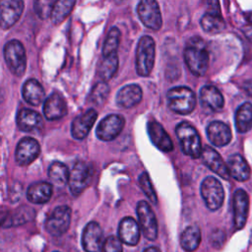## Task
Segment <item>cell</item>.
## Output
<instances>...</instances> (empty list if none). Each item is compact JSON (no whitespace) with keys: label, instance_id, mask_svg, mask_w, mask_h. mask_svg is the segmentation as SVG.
<instances>
[{"label":"cell","instance_id":"6da1fadb","mask_svg":"<svg viewBox=\"0 0 252 252\" xmlns=\"http://www.w3.org/2000/svg\"><path fill=\"white\" fill-rule=\"evenodd\" d=\"M184 60L191 71L197 77L204 76L209 68L210 55L205 41L199 37H191L184 49Z\"/></svg>","mask_w":252,"mask_h":252},{"label":"cell","instance_id":"7a4b0ae2","mask_svg":"<svg viewBox=\"0 0 252 252\" xmlns=\"http://www.w3.org/2000/svg\"><path fill=\"white\" fill-rule=\"evenodd\" d=\"M156 44L153 37L144 35L139 39L136 49V71L137 74L146 77L149 76L155 64Z\"/></svg>","mask_w":252,"mask_h":252},{"label":"cell","instance_id":"3957f363","mask_svg":"<svg viewBox=\"0 0 252 252\" xmlns=\"http://www.w3.org/2000/svg\"><path fill=\"white\" fill-rule=\"evenodd\" d=\"M169 108L179 114H189L196 105L194 92L188 87H175L170 89L166 94Z\"/></svg>","mask_w":252,"mask_h":252},{"label":"cell","instance_id":"277c9868","mask_svg":"<svg viewBox=\"0 0 252 252\" xmlns=\"http://www.w3.org/2000/svg\"><path fill=\"white\" fill-rule=\"evenodd\" d=\"M175 133L179 140L181 150L185 155L193 158L201 156V139L197 130L192 125L188 122H181L176 126Z\"/></svg>","mask_w":252,"mask_h":252},{"label":"cell","instance_id":"5b68a950","mask_svg":"<svg viewBox=\"0 0 252 252\" xmlns=\"http://www.w3.org/2000/svg\"><path fill=\"white\" fill-rule=\"evenodd\" d=\"M4 58L9 70L18 77L24 75L27 67V56L24 45L17 39L8 41L4 47Z\"/></svg>","mask_w":252,"mask_h":252},{"label":"cell","instance_id":"8992f818","mask_svg":"<svg viewBox=\"0 0 252 252\" xmlns=\"http://www.w3.org/2000/svg\"><path fill=\"white\" fill-rule=\"evenodd\" d=\"M201 195L206 206L211 211L219 210L224 199V191L221 183L215 177H206L201 184Z\"/></svg>","mask_w":252,"mask_h":252},{"label":"cell","instance_id":"52a82bcc","mask_svg":"<svg viewBox=\"0 0 252 252\" xmlns=\"http://www.w3.org/2000/svg\"><path fill=\"white\" fill-rule=\"evenodd\" d=\"M137 13L140 21L148 29L158 31L161 28L162 18L157 0H140Z\"/></svg>","mask_w":252,"mask_h":252},{"label":"cell","instance_id":"ba28073f","mask_svg":"<svg viewBox=\"0 0 252 252\" xmlns=\"http://www.w3.org/2000/svg\"><path fill=\"white\" fill-rule=\"evenodd\" d=\"M71 222V209L68 206L56 207L45 221L46 230L54 236L65 233Z\"/></svg>","mask_w":252,"mask_h":252},{"label":"cell","instance_id":"9c48e42d","mask_svg":"<svg viewBox=\"0 0 252 252\" xmlns=\"http://www.w3.org/2000/svg\"><path fill=\"white\" fill-rule=\"evenodd\" d=\"M136 212L144 235L149 240H155L158 236V221L151 206L146 201H140Z\"/></svg>","mask_w":252,"mask_h":252},{"label":"cell","instance_id":"30bf717a","mask_svg":"<svg viewBox=\"0 0 252 252\" xmlns=\"http://www.w3.org/2000/svg\"><path fill=\"white\" fill-rule=\"evenodd\" d=\"M124 124L125 120L121 115H107L98 123L95 130L96 137L101 141H112L121 133Z\"/></svg>","mask_w":252,"mask_h":252},{"label":"cell","instance_id":"8fae6325","mask_svg":"<svg viewBox=\"0 0 252 252\" xmlns=\"http://www.w3.org/2000/svg\"><path fill=\"white\" fill-rule=\"evenodd\" d=\"M23 11V0H0V28L7 30L13 27L21 18Z\"/></svg>","mask_w":252,"mask_h":252},{"label":"cell","instance_id":"7c38bea8","mask_svg":"<svg viewBox=\"0 0 252 252\" xmlns=\"http://www.w3.org/2000/svg\"><path fill=\"white\" fill-rule=\"evenodd\" d=\"M91 179V168L85 161H77L69 173L68 184L71 193L78 196L87 187Z\"/></svg>","mask_w":252,"mask_h":252},{"label":"cell","instance_id":"4fadbf2b","mask_svg":"<svg viewBox=\"0 0 252 252\" xmlns=\"http://www.w3.org/2000/svg\"><path fill=\"white\" fill-rule=\"evenodd\" d=\"M40 153L38 142L31 137L23 138L16 149V161L20 165H27L32 162Z\"/></svg>","mask_w":252,"mask_h":252},{"label":"cell","instance_id":"5bb4252c","mask_svg":"<svg viewBox=\"0 0 252 252\" xmlns=\"http://www.w3.org/2000/svg\"><path fill=\"white\" fill-rule=\"evenodd\" d=\"M103 233L100 225L95 221L89 222L84 228L82 245L86 252H97L103 242Z\"/></svg>","mask_w":252,"mask_h":252},{"label":"cell","instance_id":"9a60e30c","mask_svg":"<svg viewBox=\"0 0 252 252\" xmlns=\"http://www.w3.org/2000/svg\"><path fill=\"white\" fill-rule=\"evenodd\" d=\"M203 162L215 173H217L221 178L227 180L230 176L228 168L224 161L222 160L220 155L212 147L206 146L202 149L201 156Z\"/></svg>","mask_w":252,"mask_h":252},{"label":"cell","instance_id":"2e32d148","mask_svg":"<svg viewBox=\"0 0 252 252\" xmlns=\"http://www.w3.org/2000/svg\"><path fill=\"white\" fill-rule=\"evenodd\" d=\"M96 117H97V113L93 108L77 116L73 120L71 125V133L73 138L77 140L85 139L90 133V130L92 129V127L94 126L96 120Z\"/></svg>","mask_w":252,"mask_h":252},{"label":"cell","instance_id":"e0dca14e","mask_svg":"<svg viewBox=\"0 0 252 252\" xmlns=\"http://www.w3.org/2000/svg\"><path fill=\"white\" fill-rule=\"evenodd\" d=\"M147 128L151 141L158 149L165 153L173 150V144L170 137L158 122L156 120H151L148 122Z\"/></svg>","mask_w":252,"mask_h":252},{"label":"cell","instance_id":"ac0fdd59","mask_svg":"<svg viewBox=\"0 0 252 252\" xmlns=\"http://www.w3.org/2000/svg\"><path fill=\"white\" fill-rule=\"evenodd\" d=\"M43 113L47 120H57L67 114L65 99L58 93L51 94L44 101Z\"/></svg>","mask_w":252,"mask_h":252},{"label":"cell","instance_id":"d6986e66","mask_svg":"<svg viewBox=\"0 0 252 252\" xmlns=\"http://www.w3.org/2000/svg\"><path fill=\"white\" fill-rule=\"evenodd\" d=\"M249 208V199L246 192L242 189H237L233 195V216L234 224L237 229H240L246 223Z\"/></svg>","mask_w":252,"mask_h":252},{"label":"cell","instance_id":"ffe728a7","mask_svg":"<svg viewBox=\"0 0 252 252\" xmlns=\"http://www.w3.org/2000/svg\"><path fill=\"white\" fill-rule=\"evenodd\" d=\"M207 135L210 142L217 147L227 145L232 138L230 128L221 121L211 122L207 128Z\"/></svg>","mask_w":252,"mask_h":252},{"label":"cell","instance_id":"44dd1931","mask_svg":"<svg viewBox=\"0 0 252 252\" xmlns=\"http://www.w3.org/2000/svg\"><path fill=\"white\" fill-rule=\"evenodd\" d=\"M143 96L140 86L136 84L127 85L121 88L116 94V103L123 108H130L138 104Z\"/></svg>","mask_w":252,"mask_h":252},{"label":"cell","instance_id":"7402d4cb","mask_svg":"<svg viewBox=\"0 0 252 252\" xmlns=\"http://www.w3.org/2000/svg\"><path fill=\"white\" fill-rule=\"evenodd\" d=\"M118 236L121 242L134 246L139 242L140 229L137 221L130 217L124 218L118 226Z\"/></svg>","mask_w":252,"mask_h":252},{"label":"cell","instance_id":"603a6c76","mask_svg":"<svg viewBox=\"0 0 252 252\" xmlns=\"http://www.w3.org/2000/svg\"><path fill=\"white\" fill-rule=\"evenodd\" d=\"M200 100L203 106L213 111L220 110L224 104L221 93L214 86H205L201 89Z\"/></svg>","mask_w":252,"mask_h":252},{"label":"cell","instance_id":"cb8c5ba5","mask_svg":"<svg viewBox=\"0 0 252 252\" xmlns=\"http://www.w3.org/2000/svg\"><path fill=\"white\" fill-rule=\"evenodd\" d=\"M17 125L22 131L32 132L42 126V119L36 111L29 108H23L18 112Z\"/></svg>","mask_w":252,"mask_h":252},{"label":"cell","instance_id":"d4e9b609","mask_svg":"<svg viewBox=\"0 0 252 252\" xmlns=\"http://www.w3.org/2000/svg\"><path fill=\"white\" fill-rule=\"evenodd\" d=\"M229 174L237 181H245L250 176V168L244 158L238 154L232 155L227 159Z\"/></svg>","mask_w":252,"mask_h":252},{"label":"cell","instance_id":"484cf974","mask_svg":"<svg viewBox=\"0 0 252 252\" xmlns=\"http://www.w3.org/2000/svg\"><path fill=\"white\" fill-rule=\"evenodd\" d=\"M52 195V185L48 182L40 181L31 184L27 191V198L33 204H44Z\"/></svg>","mask_w":252,"mask_h":252},{"label":"cell","instance_id":"4316f807","mask_svg":"<svg viewBox=\"0 0 252 252\" xmlns=\"http://www.w3.org/2000/svg\"><path fill=\"white\" fill-rule=\"evenodd\" d=\"M44 90L38 81L30 79L23 86V97L31 105H39L44 98Z\"/></svg>","mask_w":252,"mask_h":252},{"label":"cell","instance_id":"83f0119b","mask_svg":"<svg viewBox=\"0 0 252 252\" xmlns=\"http://www.w3.org/2000/svg\"><path fill=\"white\" fill-rule=\"evenodd\" d=\"M235 127L239 133H246L252 128V104L244 102L235 112Z\"/></svg>","mask_w":252,"mask_h":252},{"label":"cell","instance_id":"f1b7e54d","mask_svg":"<svg viewBox=\"0 0 252 252\" xmlns=\"http://www.w3.org/2000/svg\"><path fill=\"white\" fill-rule=\"evenodd\" d=\"M201 242V231L197 225L187 226L180 236L181 247L187 251L192 252L198 248Z\"/></svg>","mask_w":252,"mask_h":252},{"label":"cell","instance_id":"f546056e","mask_svg":"<svg viewBox=\"0 0 252 252\" xmlns=\"http://www.w3.org/2000/svg\"><path fill=\"white\" fill-rule=\"evenodd\" d=\"M76 0H55L51 11V21L54 25H59L69 16L75 6Z\"/></svg>","mask_w":252,"mask_h":252},{"label":"cell","instance_id":"4dcf8cb0","mask_svg":"<svg viewBox=\"0 0 252 252\" xmlns=\"http://www.w3.org/2000/svg\"><path fill=\"white\" fill-rule=\"evenodd\" d=\"M118 69V56L116 52L103 56L102 61L98 66V76L103 82L109 81L115 74Z\"/></svg>","mask_w":252,"mask_h":252},{"label":"cell","instance_id":"1f68e13d","mask_svg":"<svg viewBox=\"0 0 252 252\" xmlns=\"http://www.w3.org/2000/svg\"><path fill=\"white\" fill-rule=\"evenodd\" d=\"M202 29L208 33H219L225 28V23L221 15L205 13L200 21Z\"/></svg>","mask_w":252,"mask_h":252},{"label":"cell","instance_id":"d6a6232c","mask_svg":"<svg viewBox=\"0 0 252 252\" xmlns=\"http://www.w3.org/2000/svg\"><path fill=\"white\" fill-rule=\"evenodd\" d=\"M69 173L68 167L59 161L52 162L48 168V176L50 180L57 186H64L66 183H68Z\"/></svg>","mask_w":252,"mask_h":252},{"label":"cell","instance_id":"836d02e7","mask_svg":"<svg viewBox=\"0 0 252 252\" xmlns=\"http://www.w3.org/2000/svg\"><path fill=\"white\" fill-rule=\"evenodd\" d=\"M120 37H121L120 31L116 27H113L109 30L102 47L103 56H107L116 52L120 43Z\"/></svg>","mask_w":252,"mask_h":252},{"label":"cell","instance_id":"e575fe53","mask_svg":"<svg viewBox=\"0 0 252 252\" xmlns=\"http://www.w3.org/2000/svg\"><path fill=\"white\" fill-rule=\"evenodd\" d=\"M109 94V88L105 82H99L94 85L91 94L90 99L93 103L96 105H101L106 100Z\"/></svg>","mask_w":252,"mask_h":252},{"label":"cell","instance_id":"d590c367","mask_svg":"<svg viewBox=\"0 0 252 252\" xmlns=\"http://www.w3.org/2000/svg\"><path fill=\"white\" fill-rule=\"evenodd\" d=\"M54 0H33V8L36 15L45 20L51 15Z\"/></svg>","mask_w":252,"mask_h":252},{"label":"cell","instance_id":"8d00e7d4","mask_svg":"<svg viewBox=\"0 0 252 252\" xmlns=\"http://www.w3.org/2000/svg\"><path fill=\"white\" fill-rule=\"evenodd\" d=\"M139 184L141 189L143 190L144 194L148 197V199L153 202L154 204H157V195L155 193V190L153 188L152 182L150 180L149 174L147 172H143L140 176H139Z\"/></svg>","mask_w":252,"mask_h":252},{"label":"cell","instance_id":"74e56055","mask_svg":"<svg viewBox=\"0 0 252 252\" xmlns=\"http://www.w3.org/2000/svg\"><path fill=\"white\" fill-rule=\"evenodd\" d=\"M32 217H33V211L32 210H31L28 207L20 208L18 210V212H15V214L11 217L10 225L22 224V223L30 220L31 219H32Z\"/></svg>","mask_w":252,"mask_h":252},{"label":"cell","instance_id":"f35d334b","mask_svg":"<svg viewBox=\"0 0 252 252\" xmlns=\"http://www.w3.org/2000/svg\"><path fill=\"white\" fill-rule=\"evenodd\" d=\"M101 252H123L121 240L113 235L108 236L101 244Z\"/></svg>","mask_w":252,"mask_h":252},{"label":"cell","instance_id":"ab89813d","mask_svg":"<svg viewBox=\"0 0 252 252\" xmlns=\"http://www.w3.org/2000/svg\"><path fill=\"white\" fill-rule=\"evenodd\" d=\"M206 7V13L214 15H221L219 0H203Z\"/></svg>","mask_w":252,"mask_h":252},{"label":"cell","instance_id":"60d3db41","mask_svg":"<svg viewBox=\"0 0 252 252\" xmlns=\"http://www.w3.org/2000/svg\"><path fill=\"white\" fill-rule=\"evenodd\" d=\"M243 89L246 91V93H247L250 96H252V79H251V80H248V81H246V82L244 83Z\"/></svg>","mask_w":252,"mask_h":252},{"label":"cell","instance_id":"b9f144b4","mask_svg":"<svg viewBox=\"0 0 252 252\" xmlns=\"http://www.w3.org/2000/svg\"><path fill=\"white\" fill-rule=\"evenodd\" d=\"M144 252H160V251H159V249H158V248L152 246V247H149V248H147V249H146Z\"/></svg>","mask_w":252,"mask_h":252},{"label":"cell","instance_id":"7bdbcfd3","mask_svg":"<svg viewBox=\"0 0 252 252\" xmlns=\"http://www.w3.org/2000/svg\"><path fill=\"white\" fill-rule=\"evenodd\" d=\"M6 219V216L4 215V213L0 212V223H2L4 221V220Z\"/></svg>","mask_w":252,"mask_h":252},{"label":"cell","instance_id":"ee69618b","mask_svg":"<svg viewBox=\"0 0 252 252\" xmlns=\"http://www.w3.org/2000/svg\"><path fill=\"white\" fill-rule=\"evenodd\" d=\"M54 252H59V251H54Z\"/></svg>","mask_w":252,"mask_h":252}]
</instances>
